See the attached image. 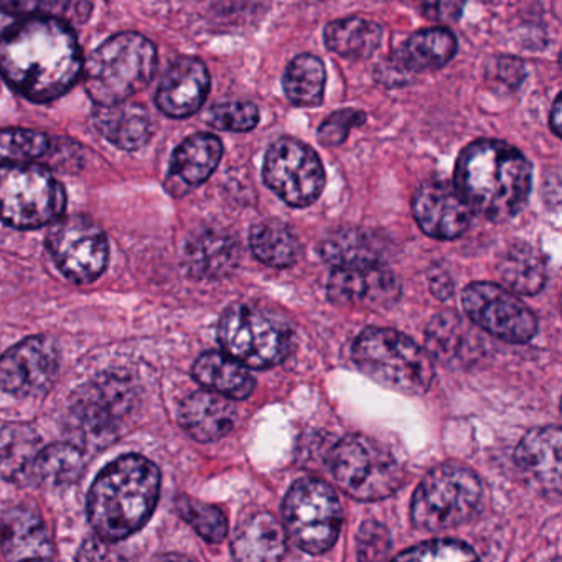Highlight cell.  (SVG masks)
Instances as JSON below:
<instances>
[{"label":"cell","instance_id":"obj_30","mask_svg":"<svg viewBox=\"0 0 562 562\" xmlns=\"http://www.w3.org/2000/svg\"><path fill=\"white\" fill-rule=\"evenodd\" d=\"M189 271L202 279H220L235 271L239 261L238 243L222 232L196 236L186 252Z\"/></svg>","mask_w":562,"mask_h":562},{"label":"cell","instance_id":"obj_20","mask_svg":"<svg viewBox=\"0 0 562 562\" xmlns=\"http://www.w3.org/2000/svg\"><path fill=\"white\" fill-rule=\"evenodd\" d=\"M223 156L222 140L212 134H195L183 140L172 156L166 189L182 196L210 179Z\"/></svg>","mask_w":562,"mask_h":562},{"label":"cell","instance_id":"obj_36","mask_svg":"<svg viewBox=\"0 0 562 562\" xmlns=\"http://www.w3.org/2000/svg\"><path fill=\"white\" fill-rule=\"evenodd\" d=\"M50 150V139L41 131L0 130V166H18L41 159Z\"/></svg>","mask_w":562,"mask_h":562},{"label":"cell","instance_id":"obj_15","mask_svg":"<svg viewBox=\"0 0 562 562\" xmlns=\"http://www.w3.org/2000/svg\"><path fill=\"white\" fill-rule=\"evenodd\" d=\"M60 370V350L48 337H31L0 357V387L21 400L50 391Z\"/></svg>","mask_w":562,"mask_h":562},{"label":"cell","instance_id":"obj_12","mask_svg":"<svg viewBox=\"0 0 562 562\" xmlns=\"http://www.w3.org/2000/svg\"><path fill=\"white\" fill-rule=\"evenodd\" d=\"M47 248L61 274L75 284H91L106 271V233L88 216L58 218L48 232Z\"/></svg>","mask_w":562,"mask_h":562},{"label":"cell","instance_id":"obj_13","mask_svg":"<svg viewBox=\"0 0 562 562\" xmlns=\"http://www.w3.org/2000/svg\"><path fill=\"white\" fill-rule=\"evenodd\" d=\"M262 177L266 186L294 209L312 205L325 187L321 157L307 144L292 137L279 139L269 147Z\"/></svg>","mask_w":562,"mask_h":562},{"label":"cell","instance_id":"obj_25","mask_svg":"<svg viewBox=\"0 0 562 562\" xmlns=\"http://www.w3.org/2000/svg\"><path fill=\"white\" fill-rule=\"evenodd\" d=\"M285 529L271 513H258L238 526L232 551L238 561H279L284 558Z\"/></svg>","mask_w":562,"mask_h":562},{"label":"cell","instance_id":"obj_22","mask_svg":"<svg viewBox=\"0 0 562 562\" xmlns=\"http://www.w3.org/2000/svg\"><path fill=\"white\" fill-rule=\"evenodd\" d=\"M180 426L199 442L223 439L236 423V407L229 397L215 391L190 394L179 411Z\"/></svg>","mask_w":562,"mask_h":562},{"label":"cell","instance_id":"obj_23","mask_svg":"<svg viewBox=\"0 0 562 562\" xmlns=\"http://www.w3.org/2000/svg\"><path fill=\"white\" fill-rule=\"evenodd\" d=\"M93 124L104 139L124 150L140 149L149 143L153 134L146 108L130 100L98 106Z\"/></svg>","mask_w":562,"mask_h":562},{"label":"cell","instance_id":"obj_38","mask_svg":"<svg viewBox=\"0 0 562 562\" xmlns=\"http://www.w3.org/2000/svg\"><path fill=\"white\" fill-rule=\"evenodd\" d=\"M209 124L228 133H248L259 124V110L249 101L216 104L209 114Z\"/></svg>","mask_w":562,"mask_h":562},{"label":"cell","instance_id":"obj_6","mask_svg":"<svg viewBox=\"0 0 562 562\" xmlns=\"http://www.w3.org/2000/svg\"><path fill=\"white\" fill-rule=\"evenodd\" d=\"M133 381L106 373L78 387L68 406V430L80 449L110 446L134 409Z\"/></svg>","mask_w":562,"mask_h":562},{"label":"cell","instance_id":"obj_33","mask_svg":"<svg viewBox=\"0 0 562 562\" xmlns=\"http://www.w3.org/2000/svg\"><path fill=\"white\" fill-rule=\"evenodd\" d=\"M498 274L512 291L522 295H536L544 288L548 265L541 252L531 246H513L499 259Z\"/></svg>","mask_w":562,"mask_h":562},{"label":"cell","instance_id":"obj_11","mask_svg":"<svg viewBox=\"0 0 562 562\" xmlns=\"http://www.w3.org/2000/svg\"><path fill=\"white\" fill-rule=\"evenodd\" d=\"M218 340L226 355L249 368L276 367L291 348L288 328L248 304H235L223 312Z\"/></svg>","mask_w":562,"mask_h":562},{"label":"cell","instance_id":"obj_3","mask_svg":"<svg viewBox=\"0 0 562 562\" xmlns=\"http://www.w3.org/2000/svg\"><path fill=\"white\" fill-rule=\"evenodd\" d=\"M160 472L143 456H123L101 470L88 493V519L104 541L117 542L146 526L159 503Z\"/></svg>","mask_w":562,"mask_h":562},{"label":"cell","instance_id":"obj_27","mask_svg":"<svg viewBox=\"0 0 562 562\" xmlns=\"http://www.w3.org/2000/svg\"><path fill=\"white\" fill-rule=\"evenodd\" d=\"M457 54V38L447 29H427L406 42L394 58L393 71L420 74L446 67Z\"/></svg>","mask_w":562,"mask_h":562},{"label":"cell","instance_id":"obj_10","mask_svg":"<svg viewBox=\"0 0 562 562\" xmlns=\"http://www.w3.org/2000/svg\"><path fill=\"white\" fill-rule=\"evenodd\" d=\"M285 529L292 541L311 554H322L337 542L344 513L330 485L318 479H301L285 495Z\"/></svg>","mask_w":562,"mask_h":562},{"label":"cell","instance_id":"obj_1","mask_svg":"<svg viewBox=\"0 0 562 562\" xmlns=\"http://www.w3.org/2000/svg\"><path fill=\"white\" fill-rule=\"evenodd\" d=\"M80 45L58 18H25L0 41V75L34 103L64 97L83 74Z\"/></svg>","mask_w":562,"mask_h":562},{"label":"cell","instance_id":"obj_21","mask_svg":"<svg viewBox=\"0 0 562 562\" xmlns=\"http://www.w3.org/2000/svg\"><path fill=\"white\" fill-rule=\"evenodd\" d=\"M0 546L11 561L54 559L55 555L44 519L29 506H15L0 516Z\"/></svg>","mask_w":562,"mask_h":562},{"label":"cell","instance_id":"obj_24","mask_svg":"<svg viewBox=\"0 0 562 562\" xmlns=\"http://www.w3.org/2000/svg\"><path fill=\"white\" fill-rule=\"evenodd\" d=\"M325 262L335 269L384 266L387 258V243L376 233L361 228H345L331 233L321 245Z\"/></svg>","mask_w":562,"mask_h":562},{"label":"cell","instance_id":"obj_5","mask_svg":"<svg viewBox=\"0 0 562 562\" xmlns=\"http://www.w3.org/2000/svg\"><path fill=\"white\" fill-rule=\"evenodd\" d=\"M355 364L368 378L404 394H424L434 380V364L426 350L390 328H367L351 350Z\"/></svg>","mask_w":562,"mask_h":562},{"label":"cell","instance_id":"obj_18","mask_svg":"<svg viewBox=\"0 0 562 562\" xmlns=\"http://www.w3.org/2000/svg\"><path fill=\"white\" fill-rule=\"evenodd\" d=\"M210 75L196 58H180L167 71L157 91V108L170 117L192 116L206 101Z\"/></svg>","mask_w":562,"mask_h":562},{"label":"cell","instance_id":"obj_44","mask_svg":"<svg viewBox=\"0 0 562 562\" xmlns=\"http://www.w3.org/2000/svg\"><path fill=\"white\" fill-rule=\"evenodd\" d=\"M25 18L21 15L12 14V12L5 11L4 8H0V41L8 37Z\"/></svg>","mask_w":562,"mask_h":562},{"label":"cell","instance_id":"obj_45","mask_svg":"<svg viewBox=\"0 0 562 562\" xmlns=\"http://www.w3.org/2000/svg\"><path fill=\"white\" fill-rule=\"evenodd\" d=\"M561 100L562 97L559 94V97L555 98L554 104H552L551 116H549V121H551V130L555 136H561Z\"/></svg>","mask_w":562,"mask_h":562},{"label":"cell","instance_id":"obj_19","mask_svg":"<svg viewBox=\"0 0 562 562\" xmlns=\"http://www.w3.org/2000/svg\"><path fill=\"white\" fill-rule=\"evenodd\" d=\"M522 475L539 492L561 493V429L542 427L526 434L515 453Z\"/></svg>","mask_w":562,"mask_h":562},{"label":"cell","instance_id":"obj_32","mask_svg":"<svg viewBox=\"0 0 562 562\" xmlns=\"http://www.w3.org/2000/svg\"><path fill=\"white\" fill-rule=\"evenodd\" d=\"M328 50L344 58H368L380 47L383 29L376 22L361 18L341 19L325 27Z\"/></svg>","mask_w":562,"mask_h":562},{"label":"cell","instance_id":"obj_16","mask_svg":"<svg viewBox=\"0 0 562 562\" xmlns=\"http://www.w3.org/2000/svg\"><path fill=\"white\" fill-rule=\"evenodd\" d=\"M413 213L417 225L430 238L456 239L472 223V209L456 186L447 180H430L414 193Z\"/></svg>","mask_w":562,"mask_h":562},{"label":"cell","instance_id":"obj_43","mask_svg":"<svg viewBox=\"0 0 562 562\" xmlns=\"http://www.w3.org/2000/svg\"><path fill=\"white\" fill-rule=\"evenodd\" d=\"M407 2L430 21L453 24L462 15L467 0H407Z\"/></svg>","mask_w":562,"mask_h":562},{"label":"cell","instance_id":"obj_17","mask_svg":"<svg viewBox=\"0 0 562 562\" xmlns=\"http://www.w3.org/2000/svg\"><path fill=\"white\" fill-rule=\"evenodd\" d=\"M328 297L338 305L381 311L396 304L401 295L400 279L384 266L335 269L328 279Z\"/></svg>","mask_w":562,"mask_h":562},{"label":"cell","instance_id":"obj_42","mask_svg":"<svg viewBox=\"0 0 562 562\" xmlns=\"http://www.w3.org/2000/svg\"><path fill=\"white\" fill-rule=\"evenodd\" d=\"M70 0H0V8L21 18H57Z\"/></svg>","mask_w":562,"mask_h":562},{"label":"cell","instance_id":"obj_37","mask_svg":"<svg viewBox=\"0 0 562 562\" xmlns=\"http://www.w3.org/2000/svg\"><path fill=\"white\" fill-rule=\"evenodd\" d=\"M180 516L205 539L206 542H222L228 532L225 513L209 503L199 502L190 496H180L177 502Z\"/></svg>","mask_w":562,"mask_h":562},{"label":"cell","instance_id":"obj_14","mask_svg":"<svg viewBox=\"0 0 562 562\" xmlns=\"http://www.w3.org/2000/svg\"><path fill=\"white\" fill-rule=\"evenodd\" d=\"M463 311L473 324L499 340L525 344L536 334V317L502 285L475 282L463 291Z\"/></svg>","mask_w":562,"mask_h":562},{"label":"cell","instance_id":"obj_31","mask_svg":"<svg viewBox=\"0 0 562 562\" xmlns=\"http://www.w3.org/2000/svg\"><path fill=\"white\" fill-rule=\"evenodd\" d=\"M83 470V450L77 443L42 447L32 470L31 485L48 490L74 485Z\"/></svg>","mask_w":562,"mask_h":562},{"label":"cell","instance_id":"obj_29","mask_svg":"<svg viewBox=\"0 0 562 562\" xmlns=\"http://www.w3.org/2000/svg\"><path fill=\"white\" fill-rule=\"evenodd\" d=\"M37 430L27 424H8L0 429V479L31 485L32 470L42 449Z\"/></svg>","mask_w":562,"mask_h":562},{"label":"cell","instance_id":"obj_34","mask_svg":"<svg viewBox=\"0 0 562 562\" xmlns=\"http://www.w3.org/2000/svg\"><path fill=\"white\" fill-rule=\"evenodd\" d=\"M249 245L256 258L271 268H289L301 251L297 236L284 223L266 220L252 226Z\"/></svg>","mask_w":562,"mask_h":562},{"label":"cell","instance_id":"obj_2","mask_svg":"<svg viewBox=\"0 0 562 562\" xmlns=\"http://www.w3.org/2000/svg\"><path fill=\"white\" fill-rule=\"evenodd\" d=\"M528 159L503 140L469 144L456 164V189L473 213L492 222L518 215L531 192Z\"/></svg>","mask_w":562,"mask_h":562},{"label":"cell","instance_id":"obj_35","mask_svg":"<svg viewBox=\"0 0 562 562\" xmlns=\"http://www.w3.org/2000/svg\"><path fill=\"white\" fill-rule=\"evenodd\" d=\"M324 64L314 55H299L289 64L284 74V93L295 106L315 108L322 104L325 93Z\"/></svg>","mask_w":562,"mask_h":562},{"label":"cell","instance_id":"obj_28","mask_svg":"<svg viewBox=\"0 0 562 562\" xmlns=\"http://www.w3.org/2000/svg\"><path fill=\"white\" fill-rule=\"evenodd\" d=\"M193 378L206 390L229 400H246L255 391L256 381L248 367L220 351H206L193 364Z\"/></svg>","mask_w":562,"mask_h":562},{"label":"cell","instance_id":"obj_39","mask_svg":"<svg viewBox=\"0 0 562 562\" xmlns=\"http://www.w3.org/2000/svg\"><path fill=\"white\" fill-rule=\"evenodd\" d=\"M396 559L404 561H473L479 559L476 552L469 544L456 539H436L414 546L409 551L401 552Z\"/></svg>","mask_w":562,"mask_h":562},{"label":"cell","instance_id":"obj_40","mask_svg":"<svg viewBox=\"0 0 562 562\" xmlns=\"http://www.w3.org/2000/svg\"><path fill=\"white\" fill-rule=\"evenodd\" d=\"M391 541L390 531L376 521H367L361 525L357 536L358 558L361 561H378L390 555Z\"/></svg>","mask_w":562,"mask_h":562},{"label":"cell","instance_id":"obj_7","mask_svg":"<svg viewBox=\"0 0 562 562\" xmlns=\"http://www.w3.org/2000/svg\"><path fill=\"white\" fill-rule=\"evenodd\" d=\"M67 193L50 170L31 164L0 166V220L18 229H37L61 218Z\"/></svg>","mask_w":562,"mask_h":562},{"label":"cell","instance_id":"obj_26","mask_svg":"<svg viewBox=\"0 0 562 562\" xmlns=\"http://www.w3.org/2000/svg\"><path fill=\"white\" fill-rule=\"evenodd\" d=\"M426 344L429 353L446 364L470 363L480 351L475 331L453 312H443L430 322Z\"/></svg>","mask_w":562,"mask_h":562},{"label":"cell","instance_id":"obj_4","mask_svg":"<svg viewBox=\"0 0 562 562\" xmlns=\"http://www.w3.org/2000/svg\"><path fill=\"white\" fill-rule=\"evenodd\" d=\"M157 52L143 35H114L83 64L87 93L98 106L130 100L147 87L156 74Z\"/></svg>","mask_w":562,"mask_h":562},{"label":"cell","instance_id":"obj_41","mask_svg":"<svg viewBox=\"0 0 562 562\" xmlns=\"http://www.w3.org/2000/svg\"><path fill=\"white\" fill-rule=\"evenodd\" d=\"M367 121V116L361 111L344 110L337 111L330 117L322 123L318 130V140L324 146L337 147L347 140L348 134L355 127L361 126Z\"/></svg>","mask_w":562,"mask_h":562},{"label":"cell","instance_id":"obj_9","mask_svg":"<svg viewBox=\"0 0 562 562\" xmlns=\"http://www.w3.org/2000/svg\"><path fill=\"white\" fill-rule=\"evenodd\" d=\"M331 475L347 495L376 502L397 492L404 473L393 453L370 437L347 436L330 452Z\"/></svg>","mask_w":562,"mask_h":562},{"label":"cell","instance_id":"obj_8","mask_svg":"<svg viewBox=\"0 0 562 562\" xmlns=\"http://www.w3.org/2000/svg\"><path fill=\"white\" fill-rule=\"evenodd\" d=\"M482 495V483L472 470L453 463L440 465L414 492L411 518L416 528L443 531L467 521Z\"/></svg>","mask_w":562,"mask_h":562}]
</instances>
